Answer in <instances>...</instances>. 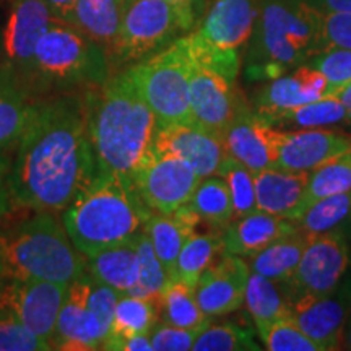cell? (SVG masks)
<instances>
[{"mask_svg": "<svg viewBox=\"0 0 351 351\" xmlns=\"http://www.w3.org/2000/svg\"><path fill=\"white\" fill-rule=\"evenodd\" d=\"M95 179L86 91L34 99L13 163L12 200L38 212H59Z\"/></svg>", "mask_w": 351, "mask_h": 351, "instance_id": "1", "label": "cell"}, {"mask_svg": "<svg viewBox=\"0 0 351 351\" xmlns=\"http://www.w3.org/2000/svg\"><path fill=\"white\" fill-rule=\"evenodd\" d=\"M86 103L96 178L116 176L132 181L153 153L158 122L130 70L86 90Z\"/></svg>", "mask_w": 351, "mask_h": 351, "instance_id": "2", "label": "cell"}, {"mask_svg": "<svg viewBox=\"0 0 351 351\" xmlns=\"http://www.w3.org/2000/svg\"><path fill=\"white\" fill-rule=\"evenodd\" d=\"M152 213L130 179L96 178L65 208L64 228L78 251L93 257L142 232Z\"/></svg>", "mask_w": 351, "mask_h": 351, "instance_id": "3", "label": "cell"}, {"mask_svg": "<svg viewBox=\"0 0 351 351\" xmlns=\"http://www.w3.org/2000/svg\"><path fill=\"white\" fill-rule=\"evenodd\" d=\"M0 258L8 280L70 285L85 274V256L51 212H41L0 232Z\"/></svg>", "mask_w": 351, "mask_h": 351, "instance_id": "4", "label": "cell"}, {"mask_svg": "<svg viewBox=\"0 0 351 351\" xmlns=\"http://www.w3.org/2000/svg\"><path fill=\"white\" fill-rule=\"evenodd\" d=\"M108 78L106 51L73 25L52 20L34 54L32 96L90 90Z\"/></svg>", "mask_w": 351, "mask_h": 351, "instance_id": "5", "label": "cell"}, {"mask_svg": "<svg viewBox=\"0 0 351 351\" xmlns=\"http://www.w3.org/2000/svg\"><path fill=\"white\" fill-rule=\"evenodd\" d=\"M322 12L304 0L270 2L262 12L261 49L267 64L262 72L278 78L285 67L324 52Z\"/></svg>", "mask_w": 351, "mask_h": 351, "instance_id": "6", "label": "cell"}, {"mask_svg": "<svg viewBox=\"0 0 351 351\" xmlns=\"http://www.w3.org/2000/svg\"><path fill=\"white\" fill-rule=\"evenodd\" d=\"M192 67L187 38H181L129 69L140 95L155 114L158 127L194 125L189 101Z\"/></svg>", "mask_w": 351, "mask_h": 351, "instance_id": "7", "label": "cell"}, {"mask_svg": "<svg viewBox=\"0 0 351 351\" xmlns=\"http://www.w3.org/2000/svg\"><path fill=\"white\" fill-rule=\"evenodd\" d=\"M192 23L194 20L182 15L168 0H124L114 59L124 64L142 60Z\"/></svg>", "mask_w": 351, "mask_h": 351, "instance_id": "8", "label": "cell"}, {"mask_svg": "<svg viewBox=\"0 0 351 351\" xmlns=\"http://www.w3.org/2000/svg\"><path fill=\"white\" fill-rule=\"evenodd\" d=\"M52 20L54 15L44 0H13L3 32V72L29 96L38 43Z\"/></svg>", "mask_w": 351, "mask_h": 351, "instance_id": "9", "label": "cell"}, {"mask_svg": "<svg viewBox=\"0 0 351 351\" xmlns=\"http://www.w3.org/2000/svg\"><path fill=\"white\" fill-rule=\"evenodd\" d=\"M132 182L152 212L171 215L189 204L202 178L181 158L153 152L135 171Z\"/></svg>", "mask_w": 351, "mask_h": 351, "instance_id": "10", "label": "cell"}, {"mask_svg": "<svg viewBox=\"0 0 351 351\" xmlns=\"http://www.w3.org/2000/svg\"><path fill=\"white\" fill-rule=\"evenodd\" d=\"M70 285L46 280H8L0 302L19 317L23 326L51 350L57 317Z\"/></svg>", "mask_w": 351, "mask_h": 351, "instance_id": "11", "label": "cell"}, {"mask_svg": "<svg viewBox=\"0 0 351 351\" xmlns=\"http://www.w3.org/2000/svg\"><path fill=\"white\" fill-rule=\"evenodd\" d=\"M348 245L339 231L311 236L300 265L289 280L293 291L324 298L332 293L348 267Z\"/></svg>", "mask_w": 351, "mask_h": 351, "instance_id": "12", "label": "cell"}, {"mask_svg": "<svg viewBox=\"0 0 351 351\" xmlns=\"http://www.w3.org/2000/svg\"><path fill=\"white\" fill-rule=\"evenodd\" d=\"M351 140L335 132L302 129L283 132L271 127L270 145L274 168L283 171H314L350 150Z\"/></svg>", "mask_w": 351, "mask_h": 351, "instance_id": "13", "label": "cell"}, {"mask_svg": "<svg viewBox=\"0 0 351 351\" xmlns=\"http://www.w3.org/2000/svg\"><path fill=\"white\" fill-rule=\"evenodd\" d=\"M189 101L194 125L218 137L244 111L234 91V83L197 64L192 67L189 82Z\"/></svg>", "mask_w": 351, "mask_h": 351, "instance_id": "14", "label": "cell"}, {"mask_svg": "<svg viewBox=\"0 0 351 351\" xmlns=\"http://www.w3.org/2000/svg\"><path fill=\"white\" fill-rule=\"evenodd\" d=\"M91 283L93 278L86 271L70 283L62 309L57 317L51 350H103L109 333L88 307Z\"/></svg>", "mask_w": 351, "mask_h": 351, "instance_id": "15", "label": "cell"}, {"mask_svg": "<svg viewBox=\"0 0 351 351\" xmlns=\"http://www.w3.org/2000/svg\"><path fill=\"white\" fill-rule=\"evenodd\" d=\"M249 275L251 267H247L243 257L223 252L221 257L215 258L194 288L202 313L208 317H217L239 309L245 301Z\"/></svg>", "mask_w": 351, "mask_h": 351, "instance_id": "16", "label": "cell"}, {"mask_svg": "<svg viewBox=\"0 0 351 351\" xmlns=\"http://www.w3.org/2000/svg\"><path fill=\"white\" fill-rule=\"evenodd\" d=\"M153 152L187 161L202 179L218 174L226 158L225 145L218 135L187 124L158 127Z\"/></svg>", "mask_w": 351, "mask_h": 351, "instance_id": "17", "label": "cell"}, {"mask_svg": "<svg viewBox=\"0 0 351 351\" xmlns=\"http://www.w3.org/2000/svg\"><path fill=\"white\" fill-rule=\"evenodd\" d=\"M271 125L265 124L244 109L221 134L226 155L244 165L251 173L274 168V152L270 145Z\"/></svg>", "mask_w": 351, "mask_h": 351, "instance_id": "18", "label": "cell"}, {"mask_svg": "<svg viewBox=\"0 0 351 351\" xmlns=\"http://www.w3.org/2000/svg\"><path fill=\"white\" fill-rule=\"evenodd\" d=\"M291 320L320 351L340 348L343 341L345 309L339 301L300 295L291 304Z\"/></svg>", "mask_w": 351, "mask_h": 351, "instance_id": "19", "label": "cell"}, {"mask_svg": "<svg viewBox=\"0 0 351 351\" xmlns=\"http://www.w3.org/2000/svg\"><path fill=\"white\" fill-rule=\"evenodd\" d=\"M298 231L293 219L276 217L257 210L247 217L239 218L234 225H228L223 232L225 254L239 257H254L278 239Z\"/></svg>", "mask_w": 351, "mask_h": 351, "instance_id": "20", "label": "cell"}, {"mask_svg": "<svg viewBox=\"0 0 351 351\" xmlns=\"http://www.w3.org/2000/svg\"><path fill=\"white\" fill-rule=\"evenodd\" d=\"M200 223V217L191 205L186 204L171 215L152 213L145 223L143 231L150 238L156 257L169 276V282H178L176 265L184 244L191 236L195 234V228Z\"/></svg>", "mask_w": 351, "mask_h": 351, "instance_id": "21", "label": "cell"}, {"mask_svg": "<svg viewBox=\"0 0 351 351\" xmlns=\"http://www.w3.org/2000/svg\"><path fill=\"white\" fill-rule=\"evenodd\" d=\"M254 20V0H215L199 34L215 46L238 49L251 36Z\"/></svg>", "mask_w": 351, "mask_h": 351, "instance_id": "22", "label": "cell"}, {"mask_svg": "<svg viewBox=\"0 0 351 351\" xmlns=\"http://www.w3.org/2000/svg\"><path fill=\"white\" fill-rule=\"evenodd\" d=\"M309 171L269 168L254 173L257 208L276 217L289 218L309 182Z\"/></svg>", "mask_w": 351, "mask_h": 351, "instance_id": "23", "label": "cell"}, {"mask_svg": "<svg viewBox=\"0 0 351 351\" xmlns=\"http://www.w3.org/2000/svg\"><path fill=\"white\" fill-rule=\"evenodd\" d=\"M124 0H78L70 25L98 43L109 59L119 38Z\"/></svg>", "mask_w": 351, "mask_h": 351, "instance_id": "24", "label": "cell"}, {"mask_svg": "<svg viewBox=\"0 0 351 351\" xmlns=\"http://www.w3.org/2000/svg\"><path fill=\"white\" fill-rule=\"evenodd\" d=\"M85 271L96 282L108 285L121 295L129 293L138 276L137 234L93 257H86Z\"/></svg>", "mask_w": 351, "mask_h": 351, "instance_id": "25", "label": "cell"}, {"mask_svg": "<svg viewBox=\"0 0 351 351\" xmlns=\"http://www.w3.org/2000/svg\"><path fill=\"white\" fill-rule=\"evenodd\" d=\"M160 304L152 300L121 295L114 311L111 330L103 350H117L122 340L134 335H148L158 322Z\"/></svg>", "mask_w": 351, "mask_h": 351, "instance_id": "26", "label": "cell"}, {"mask_svg": "<svg viewBox=\"0 0 351 351\" xmlns=\"http://www.w3.org/2000/svg\"><path fill=\"white\" fill-rule=\"evenodd\" d=\"M309 238L306 232L298 230L287 238L278 239L254 256L251 271L267 276L275 283H288L300 265Z\"/></svg>", "mask_w": 351, "mask_h": 351, "instance_id": "27", "label": "cell"}, {"mask_svg": "<svg viewBox=\"0 0 351 351\" xmlns=\"http://www.w3.org/2000/svg\"><path fill=\"white\" fill-rule=\"evenodd\" d=\"M33 103L23 88L5 72L0 73V150L19 142L32 116Z\"/></svg>", "mask_w": 351, "mask_h": 351, "instance_id": "28", "label": "cell"}, {"mask_svg": "<svg viewBox=\"0 0 351 351\" xmlns=\"http://www.w3.org/2000/svg\"><path fill=\"white\" fill-rule=\"evenodd\" d=\"M258 119L265 122L275 129H285V127H295V129H317V127L339 124V122L348 121V111L341 104L339 98H324L314 103L302 104V106L287 109L269 116H257Z\"/></svg>", "mask_w": 351, "mask_h": 351, "instance_id": "29", "label": "cell"}, {"mask_svg": "<svg viewBox=\"0 0 351 351\" xmlns=\"http://www.w3.org/2000/svg\"><path fill=\"white\" fill-rule=\"evenodd\" d=\"M348 191H351V155L346 152L335 160L314 169L300 204L288 219L296 221L314 202Z\"/></svg>", "mask_w": 351, "mask_h": 351, "instance_id": "30", "label": "cell"}, {"mask_svg": "<svg viewBox=\"0 0 351 351\" xmlns=\"http://www.w3.org/2000/svg\"><path fill=\"white\" fill-rule=\"evenodd\" d=\"M219 252H225L223 234L210 232V234L191 236L178 257L176 275L179 282L194 289L200 275L219 256Z\"/></svg>", "mask_w": 351, "mask_h": 351, "instance_id": "31", "label": "cell"}, {"mask_svg": "<svg viewBox=\"0 0 351 351\" xmlns=\"http://www.w3.org/2000/svg\"><path fill=\"white\" fill-rule=\"evenodd\" d=\"M160 309L165 324L181 328H205L210 317L197 304L194 289L182 282H169L160 298Z\"/></svg>", "mask_w": 351, "mask_h": 351, "instance_id": "32", "label": "cell"}, {"mask_svg": "<svg viewBox=\"0 0 351 351\" xmlns=\"http://www.w3.org/2000/svg\"><path fill=\"white\" fill-rule=\"evenodd\" d=\"M245 302L254 322H275V320L291 319L293 309L283 300L275 282L256 271H251L245 287Z\"/></svg>", "mask_w": 351, "mask_h": 351, "instance_id": "33", "label": "cell"}, {"mask_svg": "<svg viewBox=\"0 0 351 351\" xmlns=\"http://www.w3.org/2000/svg\"><path fill=\"white\" fill-rule=\"evenodd\" d=\"M189 205L194 208L200 219L213 226H228L234 218V208L230 189L221 178L202 179L194 195L189 200Z\"/></svg>", "mask_w": 351, "mask_h": 351, "instance_id": "34", "label": "cell"}, {"mask_svg": "<svg viewBox=\"0 0 351 351\" xmlns=\"http://www.w3.org/2000/svg\"><path fill=\"white\" fill-rule=\"evenodd\" d=\"M137 252H138V276L137 282L130 288L127 295L145 298L160 304V298L165 288L168 287L169 276L156 257L155 249L150 243L147 232L142 231L137 234Z\"/></svg>", "mask_w": 351, "mask_h": 351, "instance_id": "35", "label": "cell"}, {"mask_svg": "<svg viewBox=\"0 0 351 351\" xmlns=\"http://www.w3.org/2000/svg\"><path fill=\"white\" fill-rule=\"evenodd\" d=\"M317 95L311 93L301 82V78L293 73L289 77H280L275 78L262 95L258 96V108L257 116H269V114H275L280 111H287V109H293L302 104L314 103L319 101Z\"/></svg>", "mask_w": 351, "mask_h": 351, "instance_id": "36", "label": "cell"}, {"mask_svg": "<svg viewBox=\"0 0 351 351\" xmlns=\"http://www.w3.org/2000/svg\"><path fill=\"white\" fill-rule=\"evenodd\" d=\"M351 210V191L341 194L324 197L314 202L300 218L296 219L298 230L306 232L307 236L330 231L333 226L348 217Z\"/></svg>", "mask_w": 351, "mask_h": 351, "instance_id": "37", "label": "cell"}, {"mask_svg": "<svg viewBox=\"0 0 351 351\" xmlns=\"http://www.w3.org/2000/svg\"><path fill=\"white\" fill-rule=\"evenodd\" d=\"M218 176L230 189L234 218H243L257 212L256 187H254V174L251 171L232 156L226 155L225 161L219 166Z\"/></svg>", "mask_w": 351, "mask_h": 351, "instance_id": "38", "label": "cell"}, {"mask_svg": "<svg viewBox=\"0 0 351 351\" xmlns=\"http://www.w3.org/2000/svg\"><path fill=\"white\" fill-rule=\"evenodd\" d=\"M186 38L194 64L213 70L225 77L228 82L234 83L239 72L238 51L215 46L205 38H202L199 33L189 34Z\"/></svg>", "mask_w": 351, "mask_h": 351, "instance_id": "39", "label": "cell"}, {"mask_svg": "<svg viewBox=\"0 0 351 351\" xmlns=\"http://www.w3.org/2000/svg\"><path fill=\"white\" fill-rule=\"evenodd\" d=\"M195 351H257L258 345L254 340V333L245 327L234 324L208 326L200 332L192 345Z\"/></svg>", "mask_w": 351, "mask_h": 351, "instance_id": "40", "label": "cell"}, {"mask_svg": "<svg viewBox=\"0 0 351 351\" xmlns=\"http://www.w3.org/2000/svg\"><path fill=\"white\" fill-rule=\"evenodd\" d=\"M265 348L270 351H320L291 319L256 324Z\"/></svg>", "mask_w": 351, "mask_h": 351, "instance_id": "41", "label": "cell"}, {"mask_svg": "<svg viewBox=\"0 0 351 351\" xmlns=\"http://www.w3.org/2000/svg\"><path fill=\"white\" fill-rule=\"evenodd\" d=\"M311 64L326 75L328 82L327 98H339V95L351 83V51L333 47L311 59Z\"/></svg>", "mask_w": 351, "mask_h": 351, "instance_id": "42", "label": "cell"}, {"mask_svg": "<svg viewBox=\"0 0 351 351\" xmlns=\"http://www.w3.org/2000/svg\"><path fill=\"white\" fill-rule=\"evenodd\" d=\"M49 350L20 322L19 317L0 302V351Z\"/></svg>", "mask_w": 351, "mask_h": 351, "instance_id": "43", "label": "cell"}, {"mask_svg": "<svg viewBox=\"0 0 351 351\" xmlns=\"http://www.w3.org/2000/svg\"><path fill=\"white\" fill-rule=\"evenodd\" d=\"M207 328V327H205ZM204 328H181L161 324L150 332L152 346L155 351H186L192 350V345Z\"/></svg>", "mask_w": 351, "mask_h": 351, "instance_id": "44", "label": "cell"}, {"mask_svg": "<svg viewBox=\"0 0 351 351\" xmlns=\"http://www.w3.org/2000/svg\"><path fill=\"white\" fill-rule=\"evenodd\" d=\"M324 51L340 47L351 51V12H328L322 15Z\"/></svg>", "mask_w": 351, "mask_h": 351, "instance_id": "45", "label": "cell"}, {"mask_svg": "<svg viewBox=\"0 0 351 351\" xmlns=\"http://www.w3.org/2000/svg\"><path fill=\"white\" fill-rule=\"evenodd\" d=\"M49 7V10L54 15V19L64 20L70 23L72 21L73 12H75V7L78 3V0H44Z\"/></svg>", "mask_w": 351, "mask_h": 351, "instance_id": "46", "label": "cell"}, {"mask_svg": "<svg viewBox=\"0 0 351 351\" xmlns=\"http://www.w3.org/2000/svg\"><path fill=\"white\" fill-rule=\"evenodd\" d=\"M319 12H351V0H304Z\"/></svg>", "mask_w": 351, "mask_h": 351, "instance_id": "47", "label": "cell"}, {"mask_svg": "<svg viewBox=\"0 0 351 351\" xmlns=\"http://www.w3.org/2000/svg\"><path fill=\"white\" fill-rule=\"evenodd\" d=\"M119 351H153L150 333L148 335H134L122 340L119 343Z\"/></svg>", "mask_w": 351, "mask_h": 351, "instance_id": "48", "label": "cell"}, {"mask_svg": "<svg viewBox=\"0 0 351 351\" xmlns=\"http://www.w3.org/2000/svg\"><path fill=\"white\" fill-rule=\"evenodd\" d=\"M168 2L171 5L178 8L182 15H186L187 19L194 20V10H192V3H194V0H168Z\"/></svg>", "mask_w": 351, "mask_h": 351, "instance_id": "49", "label": "cell"}, {"mask_svg": "<svg viewBox=\"0 0 351 351\" xmlns=\"http://www.w3.org/2000/svg\"><path fill=\"white\" fill-rule=\"evenodd\" d=\"M10 202H12L10 195H8L5 191H2V189H0V219L5 218L7 215L10 213V210H12Z\"/></svg>", "mask_w": 351, "mask_h": 351, "instance_id": "50", "label": "cell"}, {"mask_svg": "<svg viewBox=\"0 0 351 351\" xmlns=\"http://www.w3.org/2000/svg\"><path fill=\"white\" fill-rule=\"evenodd\" d=\"M339 99L341 101V104L346 108V111H348V117L351 122V83L339 95Z\"/></svg>", "mask_w": 351, "mask_h": 351, "instance_id": "51", "label": "cell"}, {"mask_svg": "<svg viewBox=\"0 0 351 351\" xmlns=\"http://www.w3.org/2000/svg\"><path fill=\"white\" fill-rule=\"evenodd\" d=\"M7 282H8V276H7L5 267H3V262H2V258H0V296H2V293H3V288H5Z\"/></svg>", "mask_w": 351, "mask_h": 351, "instance_id": "52", "label": "cell"}, {"mask_svg": "<svg viewBox=\"0 0 351 351\" xmlns=\"http://www.w3.org/2000/svg\"><path fill=\"white\" fill-rule=\"evenodd\" d=\"M343 341H345L346 348L351 350V326L343 328ZM343 341H341V343H343Z\"/></svg>", "mask_w": 351, "mask_h": 351, "instance_id": "53", "label": "cell"}, {"mask_svg": "<svg viewBox=\"0 0 351 351\" xmlns=\"http://www.w3.org/2000/svg\"><path fill=\"white\" fill-rule=\"evenodd\" d=\"M3 72V47L2 43H0V73Z\"/></svg>", "mask_w": 351, "mask_h": 351, "instance_id": "54", "label": "cell"}, {"mask_svg": "<svg viewBox=\"0 0 351 351\" xmlns=\"http://www.w3.org/2000/svg\"><path fill=\"white\" fill-rule=\"evenodd\" d=\"M2 174H3V163L0 161V181H2Z\"/></svg>", "mask_w": 351, "mask_h": 351, "instance_id": "55", "label": "cell"}, {"mask_svg": "<svg viewBox=\"0 0 351 351\" xmlns=\"http://www.w3.org/2000/svg\"><path fill=\"white\" fill-rule=\"evenodd\" d=\"M348 153L351 155V143H350V150H348Z\"/></svg>", "mask_w": 351, "mask_h": 351, "instance_id": "56", "label": "cell"}]
</instances>
